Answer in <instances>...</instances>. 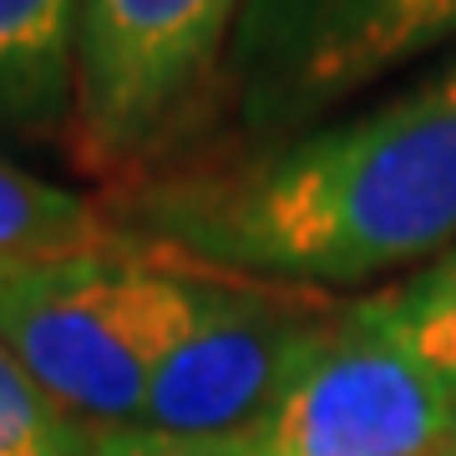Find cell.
<instances>
[{"mask_svg": "<svg viewBox=\"0 0 456 456\" xmlns=\"http://www.w3.org/2000/svg\"><path fill=\"white\" fill-rule=\"evenodd\" d=\"M173 259L294 289H365L456 244V51L274 142L183 152L97 198Z\"/></svg>", "mask_w": 456, "mask_h": 456, "instance_id": "6da1fadb", "label": "cell"}, {"mask_svg": "<svg viewBox=\"0 0 456 456\" xmlns=\"http://www.w3.org/2000/svg\"><path fill=\"white\" fill-rule=\"evenodd\" d=\"M203 274L152 254L16 264L0 274V340L86 431H132L163 355L193 320Z\"/></svg>", "mask_w": 456, "mask_h": 456, "instance_id": "7a4b0ae2", "label": "cell"}, {"mask_svg": "<svg viewBox=\"0 0 456 456\" xmlns=\"http://www.w3.org/2000/svg\"><path fill=\"white\" fill-rule=\"evenodd\" d=\"M244 0H82L71 158L122 183L183 158L218 107Z\"/></svg>", "mask_w": 456, "mask_h": 456, "instance_id": "3957f363", "label": "cell"}, {"mask_svg": "<svg viewBox=\"0 0 456 456\" xmlns=\"http://www.w3.org/2000/svg\"><path fill=\"white\" fill-rule=\"evenodd\" d=\"M441 51H456V0H244L218 107L233 142H274Z\"/></svg>", "mask_w": 456, "mask_h": 456, "instance_id": "277c9868", "label": "cell"}, {"mask_svg": "<svg viewBox=\"0 0 456 456\" xmlns=\"http://www.w3.org/2000/svg\"><path fill=\"white\" fill-rule=\"evenodd\" d=\"M340 310V294L208 269L193 320L147 386L142 426L167 436H248L325 345Z\"/></svg>", "mask_w": 456, "mask_h": 456, "instance_id": "5b68a950", "label": "cell"}, {"mask_svg": "<svg viewBox=\"0 0 456 456\" xmlns=\"http://www.w3.org/2000/svg\"><path fill=\"white\" fill-rule=\"evenodd\" d=\"M452 431L456 395L355 294L248 441L259 456H441Z\"/></svg>", "mask_w": 456, "mask_h": 456, "instance_id": "8992f818", "label": "cell"}, {"mask_svg": "<svg viewBox=\"0 0 456 456\" xmlns=\"http://www.w3.org/2000/svg\"><path fill=\"white\" fill-rule=\"evenodd\" d=\"M82 0H0V127L56 132L77 107Z\"/></svg>", "mask_w": 456, "mask_h": 456, "instance_id": "52a82bcc", "label": "cell"}, {"mask_svg": "<svg viewBox=\"0 0 456 456\" xmlns=\"http://www.w3.org/2000/svg\"><path fill=\"white\" fill-rule=\"evenodd\" d=\"M173 259L117 228L102 203L56 188L0 158V264H56V259ZM183 264V259H178Z\"/></svg>", "mask_w": 456, "mask_h": 456, "instance_id": "ba28073f", "label": "cell"}, {"mask_svg": "<svg viewBox=\"0 0 456 456\" xmlns=\"http://www.w3.org/2000/svg\"><path fill=\"white\" fill-rule=\"evenodd\" d=\"M365 305L456 395V244L365 294Z\"/></svg>", "mask_w": 456, "mask_h": 456, "instance_id": "9c48e42d", "label": "cell"}, {"mask_svg": "<svg viewBox=\"0 0 456 456\" xmlns=\"http://www.w3.org/2000/svg\"><path fill=\"white\" fill-rule=\"evenodd\" d=\"M97 431L51 401L0 340V456H92Z\"/></svg>", "mask_w": 456, "mask_h": 456, "instance_id": "30bf717a", "label": "cell"}, {"mask_svg": "<svg viewBox=\"0 0 456 456\" xmlns=\"http://www.w3.org/2000/svg\"><path fill=\"white\" fill-rule=\"evenodd\" d=\"M92 456H259L248 436H167V431H107L97 436Z\"/></svg>", "mask_w": 456, "mask_h": 456, "instance_id": "8fae6325", "label": "cell"}, {"mask_svg": "<svg viewBox=\"0 0 456 456\" xmlns=\"http://www.w3.org/2000/svg\"><path fill=\"white\" fill-rule=\"evenodd\" d=\"M441 456H456V431H452V441H446V452H441Z\"/></svg>", "mask_w": 456, "mask_h": 456, "instance_id": "7c38bea8", "label": "cell"}, {"mask_svg": "<svg viewBox=\"0 0 456 456\" xmlns=\"http://www.w3.org/2000/svg\"><path fill=\"white\" fill-rule=\"evenodd\" d=\"M5 269H16V264H0V274H5Z\"/></svg>", "mask_w": 456, "mask_h": 456, "instance_id": "4fadbf2b", "label": "cell"}]
</instances>
